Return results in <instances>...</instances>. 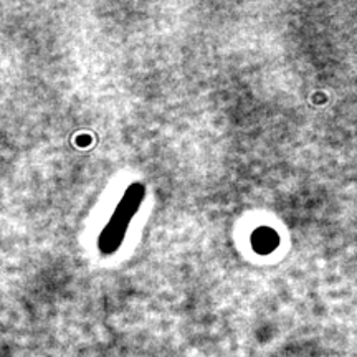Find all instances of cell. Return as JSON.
Wrapping results in <instances>:
<instances>
[{
	"label": "cell",
	"instance_id": "cell-1",
	"mask_svg": "<svg viewBox=\"0 0 357 357\" xmlns=\"http://www.w3.org/2000/svg\"><path fill=\"white\" fill-rule=\"evenodd\" d=\"M146 199V187L141 182H132L124 190L121 200L116 205L113 215L106 222L105 229L98 236V248L102 255L109 257L121 248L129 223L136 217L141 204Z\"/></svg>",
	"mask_w": 357,
	"mask_h": 357
},
{
	"label": "cell",
	"instance_id": "cell-2",
	"mask_svg": "<svg viewBox=\"0 0 357 357\" xmlns=\"http://www.w3.org/2000/svg\"><path fill=\"white\" fill-rule=\"evenodd\" d=\"M250 240H252V247L258 255H270L280 247L278 231L271 229V227H258L250 236Z\"/></svg>",
	"mask_w": 357,
	"mask_h": 357
}]
</instances>
